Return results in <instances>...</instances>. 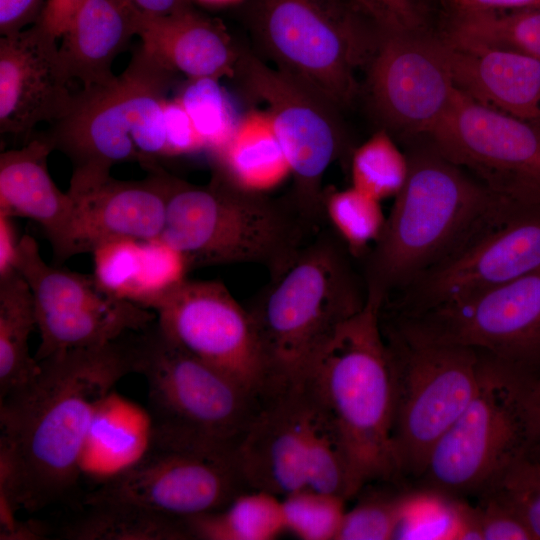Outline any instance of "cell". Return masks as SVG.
I'll use <instances>...</instances> for the list:
<instances>
[{"mask_svg": "<svg viewBox=\"0 0 540 540\" xmlns=\"http://www.w3.org/2000/svg\"><path fill=\"white\" fill-rule=\"evenodd\" d=\"M137 332L41 361L35 378L0 400V494L36 512L78 483L101 402L135 373Z\"/></svg>", "mask_w": 540, "mask_h": 540, "instance_id": "6da1fadb", "label": "cell"}, {"mask_svg": "<svg viewBox=\"0 0 540 540\" xmlns=\"http://www.w3.org/2000/svg\"><path fill=\"white\" fill-rule=\"evenodd\" d=\"M408 158L407 180L365 255V287L384 302L490 226L530 207L495 194L431 145Z\"/></svg>", "mask_w": 540, "mask_h": 540, "instance_id": "7a4b0ae2", "label": "cell"}, {"mask_svg": "<svg viewBox=\"0 0 540 540\" xmlns=\"http://www.w3.org/2000/svg\"><path fill=\"white\" fill-rule=\"evenodd\" d=\"M176 75L141 44L111 83L74 93L68 112L40 132L71 163L72 198L105 183L116 164L162 168L159 160L168 157L163 102Z\"/></svg>", "mask_w": 540, "mask_h": 540, "instance_id": "3957f363", "label": "cell"}, {"mask_svg": "<svg viewBox=\"0 0 540 540\" xmlns=\"http://www.w3.org/2000/svg\"><path fill=\"white\" fill-rule=\"evenodd\" d=\"M383 303L381 295L366 290L362 308L339 326L303 381L339 432L358 492L371 483L403 482L392 443L393 382L380 321Z\"/></svg>", "mask_w": 540, "mask_h": 540, "instance_id": "277c9868", "label": "cell"}, {"mask_svg": "<svg viewBox=\"0 0 540 540\" xmlns=\"http://www.w3.org/2000/svg\"><path fill=\"white\" fill-rule=\"evenodd\" d=\"M318 227L291 197L244 191L215 172L206 185L175 178L159 238L185 257L190 270L254 263L272 278L295 260Z\"/></svg>", "mask_w": 540, "mask_h": 540, "instance_id": "5b68a950", "label": "cell"}, {"mask_svg": "<svg viewBox=\"0 0 540 540\" xmlns=\"http://www.w3.org/2000/svg\"><path fill=\"white\" fill-rule=\"evenodd\" d=\"M349 252L327 232L316 234L247 307L281 390L301 384L339 326L366 301Z\"/></svg>", "mask_w": 540, "mask_h": 540, "instance_id": "8992f818", "label": "cell"}, {"mask_svg": "<svg viewBox=\"0 0 540 540\" xmlns=\"http://www.w3.org/2000/svg\"><path fill=\"white\" fill-rule=\"evenodd\" d=\"M135 373L146 380L155 447L235 452L263 404L156 321L137 334Z\"/></svg>", "mask_w": 540, "mask_h": 540, "instance_id": "52a82bcc", "label": "cell"}, {"mask_svg": "<svg viewBox=\"0 0 540 540\" xmlns=\"http://www.w3.org/2000/svg\"><path fill=\"white\" fill-rule=\"evenodd\" d=\"M479 353L476 391L433 448L420 488L477 497L515 461L540 448L534 394L538 384Z\"/></svg>", "mask_w": 540, "mask_h": 540, "instance_id": "ba28073f", "label": "cell"}, {"mask_svg": "<svg viewBox=\"0 0 540 540\" xmlns=\"http://www.w3.org/2000/svg\"><path fill=\"white\" fill-rule=\"evenodd\" d=\"M251 490L279 498L303 489L358 493L339 432L306 383L266 400L235 451Z\"/></svg>", "mask_w": 540, "mask_h": 540, "instance_id": "9c48e42d", "label": "cell"}, {"mask_svg": "<svg viewBox=\"0 0 540 540\" xmlns=\"http://www.w3.org/2000/svg\"><path fill=\"white\" fill-rule=\"evenodd\" d=\"M252 26L276 68L336 108L355 98L380 28L352 0H257Z\"/></svg>", "mask_w": 540, "mask_h": 540, "instance_id": "30bf717a", "label": "cell"}, {"mask_svg": "<svg viewBox=\"0 0 540 540\" xmlns=\"http://www.w3.org/2000/svg\"><path fill=\"white\" fill-rule=\"evenodd\" d=\"M381 328L392 371L395 459L403 481L418 480L472 399L480 357L472 348L418 339L382 321Z\"/></svg>", "mask_w": 540, "mask_h": 540, "instance_id": "8fae6325", "label": "cell"}, {"mask_svg": "<svg viewBox=\"0 0 540 540\" xmlns=\"http://www.w3.org/2000/svg\"><path fill=\"white\" fill-rule=\"evenodd\" d=\"M384 321L418 339L486 354L540 383V269L473 297Z\"/></svg>", "mask_w": 540, "mask_h": 540, "instance_id": "7c38bea8", "label": "cell"}, {"mask_svg": "<svg viewBox=\"0 0 540 540\" xmlns=\"http://www.w3.org/2000/svg\"><path fill=\"white\" fill-rule=\"evenodd\" d=\"M160 329L263 403L281 390L253 318L220 281L186 279L151 309Z\"/></svg>", "mask_w": 540, "mask_h": 540, "instance_id": "4fadbf2b", "label": "cell"}, {"mask_svg": "<svg viewBox=\"0 0 540 540\" xmlns=\"http://www.w3.org/2000/svg\"><path fill=\"white\" fill-rule=\"evenodd\" d=\"M15 269L34 299L38 362L57 353L105 345L144 330L157 319L154 311L106 293L93 275L47 264L29 234L19 240Z\"/></svg>", "mask_w": 540, "mask_h": 540, "instance_id": "5bb4252c", "label": "cell"}, {"mask_svg": "<svg viewBox=\"0 0 540 540\" xmlns=\"http://www.w3.org/2000/svg\"><path fill=\"white\" fill-rule=\"evenodd\" d=\"M430 145L495 194L540 204V124L487 107L456 88Z\"/></svg>", "mask_w": 540, "mask_h": 540, "instance_id": "9a60e30c", "label": "cell"}, {"mask_svg": "<svg viewBox=\"0 0 540 540\" xmlns=\"http://www.w3.org/2000/svg\"><path fill=\"white\" fill-rule=\"evenodd\" d=\"M268 108L291 165V198L315 224L324 219L322 180L344 140L336 107L316 91L251 53H241L235 75Z\"/></svg>", "mask_w": 540, "mask_h": 540, "instance_id": "2e32d148", "label": "cell"}, {"mask_svg": "<svg viewBox=\"0 0 540 540\" xmlns=\"http://www.w3.org/2000/svg\"><path fill=\"white\" fill-rule=\"evenodd\" d=\"M249 490L235 452L150 445L132 465L99 482L83 502L127 503L186 518L221 510Z\"/></svg>", "mask_w": 540, "mask_h": 540, "instance_id": "e0dca14e", "label": "cell"}, {"mask_svg": "<svg viewBox=\"0 0 540 540\" xmlns=\"http://www.w3.org/2000/svg\"><path fill=\"white\" fill-rule=\"evenodd\" d=\"M379 26L367 66L373 112L390 134L427 136L456 91L444 39L422 29Z\"/></svg>", "mask_w": 540, "mask_h": 540, "instance_id": "ac0fdd59", "label": "cell"}, {"mask_svg": "<svg viewBox=\"0 0 540 540\" xmlns=\"http://www.w3.org/2000/svg\"><path fill=\"white\" fill-rule=\"evenodd\" d=\"M540 269V204L521 209L490 226L429 269L383 311L416 314L464 300Z\"/></svg>", "mask_w": 540, "mask_h": 540, "instance_id": "d6986e66", "label": "cell"}, {"mask_svg": "<svg viewBox=\"0 0 540 540\" xmlns=\"http://www.w3.org/2000/svg\"><path fill=\"white\" fill-rule=\"evenodd\" d=\"M59 60L57 38L40 23L0 37V132L29 139L70 109L74 93Z\"/></svg>", "mask_w": 540, "mask_h": 540, "instance_id": "ffe728a7", "label": "cell"}, {"mask_svg": "<svg viewBox=\"0 0 540 540\" xmlns=\"http://www.w3.org/2000/svg\"><path fill=\"white\" fill-rule=\"evenodd\" d=\"M176 177L163 168L142 180L108 179L75 200V255L117 238H159Z\"/></svg>", "mask_w": 540, "mask_h": 540, "instance_id": "44dd1931", "label": "cell"}, {"mask_svg": "<svg viewBox=\"0 0 540 540\" xmlns=\"http://www.w3.org/2000/svg\"><path fill=\"white\" fill-rule=\"evenodd\" d=\"M54 151L40 133L0 154V214L37 222L49 240L53 262L60 266L75 255V200L62 192L48 171Z\"/></svg>", "mask_w": 540, "mask_h": 540, "instance_id": "7402d4cb", "label": "cell"}, {"mask_svg": "<svg viewBox=\"0 0 540 540\" xmlns=\"http://www.w3.org/2000/svg\"><path fill=\"white\" fill-rule=\"evenodd\" d=\"M443 39L459 91L482 105L540 124V60Z\"/></svg>", "mask_w": 540, "mask_h": 540, "instance_id": "603a6c76", "label": "cell"}, {"mask_svg": "<svg viewBox=\"0 0 540 540\" xmlns=\"http://www.w3.org/2000/svg\"><path fill=\"white\" fill-rule=\"evenodd\" d=\"M137 36L161 63L188 79L231 77L241 52L218 20L190 7L154 16L139 10Z\"/></svg>", "mask_w": 540, "mask_h": 540, "instance_id": "cb8c5ba5", "label": "cell"}, {"mask_svg": "<svg viewBox=\"0 0 540 540\" xmlns=\"http://www.w3.org/2000/svg\"><path fill=\"white\" fill-rule=\"evenodd\" d=\"M138 12L131 0H85L61 36L59 60L67 79L83 88L111 83L114 60L137 35Z\"/></svg>", "mask_w": 540, "mask_h": 540, "instance_id": "d4e9b609", "label": "cell"}, {"mask_svg": "<svg viewBox=\"0 0 540 540\" xmlns=\"http://www.w3.org/2000/svg\"><path fill=\"white\" fill-rule=\"evenodd\" d=\"M151 443L147 409L115 390L99 405L85 441L82 475L101 482L136 462Z\"/></svg>", "mask_w": 540, "mask_h": 540, "instance_id": "484cf974", "label": "cell"}, {"mask_svg": "<svg viewBox=\"0 0 540 540\" xmlns=\"http://www.w3.org/2000/svg\"><path fill=\"white\" fill-rule=\"evenodd\" d=\"M218 172L244 191L265 194L292 173L267 111H251L238 120L227 144L215 154Z\"/></svg>", "mask_w": 540, "mask_h": 540, "instance_id": "4316f807", "label": "cell"}, {"mask_svg": "<svg viewBox=\"0 0 540 540\" xmlns=\"http://www.w3.org/2000/svg\"><path fill=\"white\" fill-rule=\"evenodd\" d=\"M37 328L32 291L15 269L0 276V400L32 381L40 364L29 352Z\"/></svg>", "mask_w": 540, "mask_h": 540, "instance_id": "83f0119b", "label": "cell"}, {"mask_svg": "<svg viewBox=\"0 0 540 540\" xmlns=\"http://www.w3.org/2000/svg\"><path fill=\"white\" fill-rule=\"evenodd\" d=\"M86 510L62 528L72 540H190L184 518L127 503L85 505Z\"/></svg>", "mask_w": 540, "mask_h": 540, "instance_id": "f1b7e54d", "label": "cell"}, {"mask_svg": "<svg viewBox=\"0 0 540 540\" xmlns=\"http://www.w3.org/2000/svg\"><path fill=\"white\" fill-rule=\"evenodd\" d=\"M184 520L195 540H272L285 531L281 498L260 490L240 494L221 510Z\"/></svg>", "mask_w": 540, "mask_h": 540, "instance_id": "f546056e", "label": "cell"}, {"mask_svg": "<svg viewBox=\"0 0 540 540\" xmlns=\"http://www.w3.org/2000/svg\"><path fill=\"white\" fill-rule=\"evenodd\" d=\"M445 37L461 44L509 49L540 60V8L505 15L462 11Z\"/></svg>", "mask_w": 540, "mask_h": 540, "instance_id": "4dcf8cb0", "label": "cell"}, {"mask_svg": "<svg viewBox=\"0 0 540 540\" xmlns=\"http://www.w3.org/2000/svg\"><path fill=\"white\" fill-rule=\"evenodd\" d=\"M380 202L353 186L324 192V218L331 223L351 257H364L381 237L387 217Z\"/></svg>", "mask_w": 540, "mask_h": 540, "instance_id": "1f68e13d", "label": "cell"}, {"mask_svg": "<svg viewBox=\"0 0 540 540\" xmlns=\"http://www.w3.org/2000/svg\"><path fill=\"white\" fill-rule=\"evenodd\" d=\"M353 187L382 201L395 197L409 174V158L385 129L374 133L351 157Z\"/></svg>", "mask_w": 540, "mask_h": 540, "instance_id": "d6a6232c", "label": "cell"}, {"mask_svg": "<svg viewBox=\"0 0 540 540\" xmlns=\"http://www.w3.org/2000/svg\"><path fill=\"white\" fill-rule=\"evenodd\" d=\"M401 483L379 482L346 510L337 540L396 539L408 490Z\"/></svg>", "mask_w": 540, "mask_h": 540, "instance_id": "836d02e7", "label": "cell"}, {"mask_svg": "<svg viewBox=\"0 0 540 540\" xmlns=\"http://www.w3.org/2000/svg\"><path fill=\"white\" fill-rule=\"evenodd\" d=\"M219 81L215 78L188 79L177 96L202 137L206 149L214 154L227 144L238 123Z\"/></svg>", "mask_w": 540, "mask_h": 540, "instance_id": "e575fe53", "label": "cell"}, {"mask_svg": "<svg viewBox=\"0 0 540 540\" xmlns=\"http://www.w3.org/2000/svg\"><path fill=\"white\" fill-rule=\"evenodd\" d=\"M346 501L312 489L290 493L281 498L285 530L303 540H337Z\"/></svg>", "mask_w": 540, "mask_h": 540, "instance_id": "d590c367", "label": "cell"}, {"mask_svg": "<svg viewBox=\"0 0 540 540\" xmlns=\"http://www.w3.org/2000/svg\"><path fill=\"white\" fill-rule=\"evenodd\" d=\"M91 253L92 275L97 284L109 295L137 304L143 269V240L117 238L101 243Z\"/></svg>", "mask_w": 540, "mask_h": 540, "instance_id": "8d00e7d4", "label": "cell"}, {"mask_svg": "<svg viewBox=\"0 0 540 540\" xmlns=\"http://www.w3.org/2000/svg\"><path fill=\"white\" fill-rule=\"evenodd\" d=\"M482 494L505 503L540 540V449L511 464Z\"/></svg>", "mask_w": 540, "mask_h": 540, "instance_id": "74e56055", "label": "cell"}, {"mask_svg": "<svg viewBox=\"0 0 540 540\" xmlns=\"http://www.w3.org/2000/svg\"><path fill=\"white\" fill-rule=\"evenodd\" d=\"M185 257L160 238L143 240V269L137 304L152 309L164 295L187 279Z\"/></svg>", "mask_w": 540, "mask_h": 540, "instance_id": "f35d334b", "label": "cell"}, {"mask_svg": "<svg viewBox=\"0 0 540 540\" xmlns=\"http://www.w3.org/2000/svg\"><path fill=\"white\" fill-rule=\"evenodd\" d=\"M470 505L472 539L534 540L521 518L498 498L482 494Z\"/></svg>", "mask_w": 540, "mask_h": 540, "instance_id": "ab89813d", "label": "cell"}, {"mask_svg": "<svg viewBox=\"0 0 540 540\" xmlns=\"http://www.w3.org/2000/svg\"><path fill=\"white\" fill-rule=\"evenodd\" d=\"M163 117L168 157L206 149L202 137L177 97L164 100Z\"/></svg>", "mask_w": 540, "mask_h": 540, "instance_id": "60d3db41", "label": "cell"}, {"mask_svg": "<svg viewBox=\"0 0 540 540\" xmlns=\"http://www.w3.org/2000/svg\"><path fill=\"white\" fill-rule=\"evenodd\" d=\"M380 25L422 29L423 0H352Z\"/></svg>", "mask_w": 540, "mask_h": 540, "instance_id": "b9f144b4", "label": "cell"}, {"mask_svg": "<svg viewBox=\"0 0 540 540\" xmlns=\"http://www.w3.org/2000/svg\"><path fill=\"white\" fill-rule=\"evenodd\" d=\"M47 0H0V34L9 36L37 23Z\"/></svg>", "mask_w": 540, "mask_h": 540, "instance_id": "7bdbcfd3", "label": "cell"}, {"mask_svg": "<svg viewBox=\"0 0 540 540\" xmlns=\"http://www.w3.org/2000/svg\"><path fill=\"white\" fill-rule=\"evenodd\" d=\"M85 0H47L38 21L57 39L62 36L72 17Z\"/></svg>", "mask_w": 540, "mask_h": 540, "instance_id": "ee69618b", "label": "cell"}, {"mask_svg": "<svg viewBox=\"0 0 540 540\" xmlns=\"http://www.w3.org/2000/svg\"><path fill=\"white\" fill-rule=\"evenodd\" d=\"M13 217L0 214V276L15 270L19 241L12 221Z\"/></svg>", "mask_w": 540, "mask_h": 540, "instance_id": "f6af8a7d", "label": "cell"}, {"mask_svg": "<svg viewBox=\"0 0 540 540\" xmlns=\"http://www.w3.org/2000/svg\"><path fill=\"white\" fill-rule=\"evenodd\" d=\"M462 11H494L495 9H538L540 0H457Z\"/></svg>", "mask_w": 540, "mask_h": 540, "instance_id": "bcb514c9", "label": "cell"}, {"mask_svg": "<svg viewBox=\"0 0 540 540\" xmlns=\"http://www.w3.org/2000/svg\"><path fill=\"white\" fill-rule=\"evenodd\" d=\"M143 13L166 16L188 8V0H131Z\"/></svg>", "mask_w": 540, "mask_h": 540, "instance_id": "7dc6e473", "label": "cell"}, {"mask_svg": "<svg viewBox=\"0 0 540 540\" xmlns=\"http://www.w3.org/2000/svg\"><path fill=\"white\" fill-rule=\"evenodd\" d=\"M535 415L540 440V383L538 384L534 394Z\"/></svg>", "mask_w": 540, "mask_h": 540, "instance_id": "c3c4849f", "label": "cell"}, {"mask_svg": "<svg viewBox=\"0 0 540 540\" xmlns=\"http://www.w3.org/2000/svg\"><path fill=\"white\" fill-rule=\"evenodd\" d=\"M211 6H225L241 2L242 0H195Z\"/></svg>", "mask_w": 540, "mask_h": 540, "instance_id": "681fc988", "label": "cell"}]
</instances>
